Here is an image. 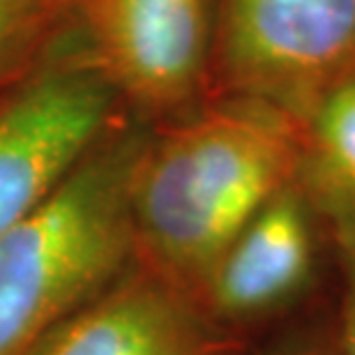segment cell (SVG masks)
Listing matches in <instances>:
<instances>
[{
  "label": "cell",
  "mask_w": 355,
  "mask_h": 355,
  "mask_svg": "<svg viewBox=\"0 0 355 355\" xmlns=\"http://www.w3.org/2000/svg\"><path fill=\"white\" fill-rule=\"evenodd\" d=\"M300 123L250 97L219 95L148 125L127 203L137 266L196 300L226 245L295 182Z\"/></svg>",
  "instance_id": "1"
},
{
  "label": "cell",
  "mask_w": 355,
  "mask_h": 355,
  "mask_svg": "<svg viewBox=\"0 0 355 355\" xmlns=\"http://www.w3.org/2000/svg\"><path fill=\"white\" fill-rule=\"evenodd\" d=\"M146 130L125 116L40 208L0 236V355H35L137 266L127 184Z\"/></svg>",
  "instance_id": "2"
},
{
  "label": "cell",
  "mask_w": 355,
  "mask_h": 355,
  "mask_svg": "<svg viewBox=\"0 0 355 355\" xmlns=\"http://www.w3.org/2000/svg\"><path fill=\"white\" fill-rule=\"evenodd\" d=\"M125 116L83 40L51 44L0 90V236L40 208Z\"/></svg>",
  "instance_id": "3"
},
{
  "label": "cell",
  "mask_w": 355,
  "mask_h": 355,
  "mask_svg": "<svg viewBox=\"0 0 355 355\" xmlns=\"http://www.w3.org/2000/svg\"><path fill=\"white\" fill-rule=\"evenodd\" d=\"M355 72V0H222L212 97L272 104L300 118Z\"/></svg>",
  "instance_id": "4"
},
{
  "label": "cell",
  "mask_w": 355,
  "mask_h": 355,
  "mask_svg": "<svg viewBox=\"0 0 355 355\" xmlns=\"http://www.w3.org/2000/svg\"><path fill=\"white\" fill-rule=\"evenodd\" d=\"M90 58L132 118L187 116L212 99V0H74Z\"/></svg>",
  "instance_id": "5"
},
{
  "label": "cell",
  "mask_w": 355,
  "mask_h": 355,
  "mask_svg": "<svg viewBox=\"0 0 355 355\" xmlns=\"http://www.w3.org/2000/svg\"><path fill=\"white\" fill-rule=\"evenodd\" d=\"M316 219L297 182L282 189L210 268L196 293L205 316L233 335L293 302L316 266Z\"/></svg>",
  "instance_id": "6"
},
{
  "label": "cell",
  "mask_w": 355,
  "mask_h": 355,
  "mask_svg": "<svg viewBox=\"0 0 355 355\" xmlns=\"http://www.w3.org/2000/svg\"><path fill=\"white\" fill-rule=\"evenodd\" d=\"M231 337L191 295L134 266L35 355H226Z\"/></svg>",
  "instance_id": "7"
},
{
  "label": "cell",
  "mask_w": 355,
  "mask_h": 355,
  "mask_svg": "<svg viewBox=\"0 0 355 355\" xmlns=\"http://www.w3.org/2000/svg\"><path fill=\"white\" fill-rule=\"evenodd\" d=\"M297 123V187L332 231L355 233V72L323 90Z\"/></svg>",
  "instance_id": "8"
},
{
  "label": "cell",
  "mask_w": 355,
  "mask_h": 355,
  "mask_svg": "<svg viewBox=\"0 0 355 355\" xmlns=\"http://www.w3.org/2000/svg\"><path fill=\"white\" fill-rule=\"evenodd\" d=\"M72 5L74 0H0V90L37 65Z\"/></svg>",
  "instance_id": "9"
},
{
  "label": "cell",
  "mask_w": 355,
  "mask_h": 355,
  "mask_svg": "<svg viewBox=\"0 0 355 355\" xmlns=\"http://www.w3.org/2000/svg\"><path fill=\"white\" fill-rule=\"evenodd\" d=\"M344 270L342 344L339 355H355V233H335Z\"/></svg>",
  "instance_id": "10"
},
{
  "label": "cell",
  "mask_w": 355,
  "mask_h": 355,
  "mask_svg": "<svg viewBox=\"0 0 355 355\" xmlns=\"http://www.w3.org/2000/svg\"><path fill=\"white\" fill-rule=\"evenodd\" d=\"M286 355H328V353H321V351H295V353H286Z\"/></svg>",
  "instance_id": "11"
}]
</instances>
